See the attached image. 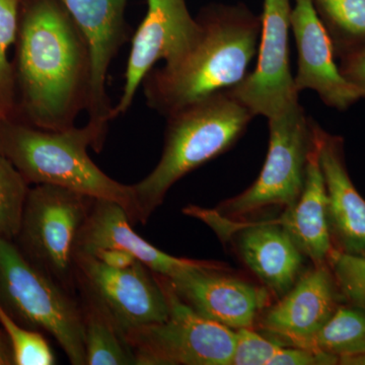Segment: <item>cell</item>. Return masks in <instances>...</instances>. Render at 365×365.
I'll use <instances>...</instances> for the list:
<instances>
[{
    "mask_svg": "<svg viewBox=\"0 0 365 365\" xmlns=\"http://www.w3.org/2000/svg\"><path fill=\"white\" fill-rule=\"evenodd\" d=\"M292 7V0H264L256 66L230 90L255 117L270 119L299 104L289 64Z\"/></svg>",
    "mask_w": 365,
    "mask_h": 365,
    "instance_id": "10",
    "label": "cell"
},
{
    "mask_svg": "<svg viewBox=\"0 0 365 365\" xmlns=\"http://www.w3.org/2000/svg\"><path fill=\"white\" fill-rule=\"evenodd\" d=\"M78 287L85 327L86 364H137L124 333L109 311L90 292Z\"/></svg>",
    "mask_w": 365,
    "mask_h": 365,
    "instance_id": "20",
    "label": "cell"
},
{
    "mask_svg": "<svg viewBox=\"0 0 365 365\" xmlns=\"http://www.w3.org/2000/svg\"><path fill=\"white\" fill-rule=\"evenodd\" d=\"M328 266L340 294L352 306L365 309V257L353 256L334 249Z\"/></svg>",
    "mask_w": 365,
    "mask_h": 365,
    "instance_id": "26",
    "label": "cell"
},
{
    "mask_svg": "<svg viewBox=\"0 0 365 365\" xmlns=\"http://www.w3.org/2000/svg\"><path fill=\"white\" fill-rule=\"evenodd\" d=\"M290 31L297 50L294 86L297 93L314 91L329 107L344 111L362 98L336 64L335 49L313 0H294Z\"/></svg>",
    "mask_w": 365,
    "mask_h": 365,
    "instance_id": "16",
    "label": "cell"
},
{
    "mask_svg": "<svg viewBox=\"0 0 365 365\" xmlns=\"http://www.w3.org/2000/svg\"><path fill=\"white\" fill-rule=\"evenodd\" d=\"M277 220L314 265L328 264L334 247L329 230L326 186L319 163L317 132L302 193Z\"/></svg>",
    "mask_w": 365,
    "mask_h": 365,
    "instance_id": "19",
    "label": "cell"
},
{
    "mask_svg": "<svg viewBox=\"0 0 365 365\" xmlns=\"http://www.w3.org/2000/svg\"><path fill=\"white\" fill-rule=\"evenodd\" d=\"M335 53H344L365 45V0H313Z\"/></svg>",
    "mask_w": 365,
    "mask_h": 365,
    "instance_id": "22",
    "label": "cell"
},
{
    "mask_svg": "<svg viewBox=\"0 0 365 365\" xmlns=\"http://www.w3.org/2000/svg\"><path fill=\"white\" fill-rule=\"evenodd\" d=\"M316 132L334 249L365 257V200L348 174L342 138L328 133L319 124Z\"/></svg>",
    "mask_w": 365,
    "mask_h": 365,
    "instance_id": "17",
    "label": "cell"
},
{
    "mask_svg": "<svg viewBox=\"0 0 365 365\" xmlns=\"http://www.w3.org/2000/svg\"><path fill=\"white\" fill-rule=\"evenodd\" d=\"M29 190L25 178L0 151V237L19 235Z\"/></svg>",
    "mask_w": 365,
    "mask_h": 365,
    "instance_id": "24",
    "label": "cell"
},
{
    "mask_svg": "<svg viewBox=\"0 0 365 365\" xmlns=\"http://www.w3.org/2000/svg\"><path fill=\"white\" fill-rule=\"evenodd\" d=\"M14 364L13 351L9 341L4 340L0 334V365Z\"/></svg>",
    "mask_w": 365,
    "mask_h": 365,
    "instance_id": "30",
    "label": "cell"
},
{
    "mask_svg": "<svg viewBox=\"0 0 365 365\" xmlns=\"http://www.w3.org/2000/svg\"><path fill=\"white\" fill-rule=\"evenodd\" d=\"M85 36L91 52L88 123L107 136L113 106L107 93L108 71L127 39V0H60Z\"/></svg>",
    "mask_w": 365,
    "mask_h": 365,
    "instance_id": "15",
    "label": "cell"
},
{
    "mask_svg": "<svg viewBox=\"0 0 365 365\" xmlns=\"http://www.w3.org/2000/svg\"><path fill=\"white\" fill-rule=\"evenodd\" d=\"M281 347L255 329H240L235 331L232 365H270Z\"/></svg>",
    "mask_w": 365,
    "mask_h": 365,
    "instance_id": "27",
    "label": "cell"
},
{
    "mask_svg": "<svg viewBox=\"0 0 365 365\" xmlns=\"http://www.w3.org/2000/svg\"><path fill=\"white\" fill-rule=\"evenodd\" d=\"M197 21L198 31L184 54L151 69L141 85L148 107L163 116L239 86L258 52L261 18L245 4H212Z\"/></svg>",
    "mask_w": 365,
    "mask_h": 365,
    "instance_id": "2",
    "label": "cell"
},
{
    "mask_svg": "<svg viewBox=\"0 0 365 365\" xmlns=\"http://www.w3.org/2000/svg\"><path fill=\"white\" fill-rule=\"evenodd\" d=\"M91 256L113 268H128L138 261L129 252L121 249H100L93 252Z\"/></svg>",
    "mask_w": 365,
    "mask_h": 365,
    "instance_id": "29",
    "label": "cell"
},
{
    "mask_svg": "<svg viewBox=\"0 0 365 365\" xmlns=\"http://www.w3.org/2000/svg\"><path fill=\"white\" fill-rule=\"evenodd\" d=\"M76 287L97 297L125 333L160 323L169 304L155 273L140 261L128 268H113L91 255L76 254Z\"/></svg>",
    "mask_w": 365,
    "mask_h": 365,
    "instance_id": "11",
    "label": "cell"
},
{
    "mask_svg": "<svg viewBox=\"0 0 365 365\" xmlns=\"http://www.w3.org/2000/svg\"><path fill=\"white\" fill-rule=\"evenodd\" d=\"M184 213L206 223L222 241L230 242L242 263L271 295L279 299L302 276L304 255L277 218L230 220L213 209L198 206H187Z\"/></svg>",
    "mask_w": 365,
    "mask_h": 365,
    "instance_id": "9",
    "label": "cell"
},
{
    "mask_svg": "<svg viewBox=\"0 0 365 365\" xmlns=\"http://www.w3.org/2000/svg\"><path fill=\"white\" fill-rule=\"evenodd\" d=\"M268 153L259 177L248 189L213 209L222 217L244 220L267 208L287 209L302 193L316 143V122L299 104L268 119Z\"/></svg>",
    "mask_w": 365,
    "mask_h": 365,
    "instance_id": "6",
    "label": "cell"
},
{
    "mask_svg": "<svg viewBox=\"0 0 365 365\" xmlns=\"http://www.w3.org/2000/svg\"><path fill=\"white\" fill-rule=\"evenodd\" d=\"M313 349L345 359L365 354V309L338 307L314 341Z\"/></svg>",
    "mask_w": 365,
    "mask_h": 365,
    "instance_id": "21",
    "label": "cell"
},
{
    "mask_svg": "<svg viewBox=\"0 0 365 365\" xmlns=\"http://www.w3.org/2000/svg\"><path fill=\"white\" fill-rule=\"evenodd\" d=\"M16 45V119L43 130L74 126L88 107L91 52L60 0H28L21 7Z\"/></svg>",
    "mask_w": 365,
    "mask_h": 365,
    "instance_id": "1",
    "label": "cell"
},
{
    "mask_svg": "<svg viewBox=\"0 0 365 365\" xmlns=\"http://www.w3.org/2000/svg\"><path fill=\"white\" fill-rule=\"evenodd\" d=\"M340 71L365 98V45L341 55Z\"/></svg>",
    "mask_w": 365,
    "mask_h": 365,
    "instance_id": "28",
    "label": "cell"
},
{
    "mask_svg": "<svg viewBox=\"0 0 365 365\" xmlns=\"http://www.w3.org/2000/svg\"><path fill=\"white\" fill-rule=\"evenodd\" d=\"M100 249H121L133 255L153 273L172 278L207 261L177 258L160 251L137 235L128 213L120 204L93 199L76 242V253L91 255Z\"/></svg>",
    "mask_w": 365,
    "mask_h": 365,
    "instance_id": "18",
    "label": "cell"
},
{
    "mask_svg": "<svg viewBox=\"0 0 365 365\" xmlns=\"http://www.w3.org/2000/svg\"><path fill=\"white\" fill-rule=\"evenodd\" d=\"M21 0H0V121L18 117L16 69L9 60L16 44Z\"/></svg>",
    "mask_w": 365,
    "mask_h": 365,
    "instance_id": "23",
    "label": "cell"
},
{
    "mask_svg": "<svg viewBox=\"0 0 365 365\" xmlns=\"http://www.w3.org/2000/svg\"><path fill=\"white\" fill-rule=\"evenodd\" d=\"M93 202L72 190L35 185L16 235L26 258L71 292L76 288V242Z\"/></svg>",
    "mask_w": 365,
    "mask_h": 365,
    "instance_id": "8",
    "label": "cell"
},
{
    "mask_svg": "<svg viewBox=\"0 0 365 365\" xmlns=\"http://www.w3.org/2000/svg\"><path fill=\"white\" fill-rule=\"evenodd\" d=\"M106 137L90 123L51 131L21 120L0 121V151L29 184L52 185L93 199L120 204L133 223L132 187L115 181L91 160L88 148L102 150Z\"/></svg>",
    "mask_w": 365,
    "mask_h": 365,
    "instance_id": "4",
    "label": "cell"
},
{
    "mask_svg": "<svg viewBox=\"0 0 365 365\" xmlns=\"http://www.w3.org/2000/svg\"><path fill=\"white\" fill-rule=\"evenodd\" d=\"M155 275L167 297L169 314L160 323L125 333L137 365H232L235 331L197 314L167 277Z\"/></svg>",
    "mask_w": 365,
    "mask_h": 365,
    "instance_id": "7",
    "label": "cell"
},
{
    "mask_svg": "<svg viewBox=\"0 0 365 365\" xmlns=\"http://www.w3.org/2000/svg\"><path fill=\"white\" fill-rule=\"evenodd\" d=\"M338 294L328 264L314 265L292 289L263 309L255 330L282 346L313 349L317 335L338 307Z\"/></svg>",
    "mask_w": 365,
    "mask_h": 365,
    "instance_id": "13",
    "label": "cell"
},
{
    "mask_svg": "<svg viewBox=\"0 0 365 365\" xmlns=\"http://www.w3.org/2000/svg\"><path fill=\"white\" fill-rule=\"evenodd\" d=\"M0 324L6 331L13 351L14 364L53 365L56 364L49 343L40 332L24 328L0 304Z\"/></svg>",
    "mask_w": 365,
    "mask_h": 365,
    "instance_id": "25",
    "label": "cell"
},
{
    "mask_svg": "<svg viewBox=\"0 0 365 365\" xmlns=\"http://www.w3.org/2000/svg\"><path fill=\"white\" fill-rule=\"evenodd\" d=\"M225 271L222 264L207 261L168 279L180 299L204 318L235 331L255 329L270 304V292Z\"/></svg>",
    "mask_w": 365,
    "mask_h": 365,
    "instance_id": "14",
    "label": "cell"
},
{
    "mask_svg": "<svg viewBox=\"0 0 365 365\" xmlns=\"http://www.w3.org/2000/svg\"><path fill=\"white\" fill-rule=\"evenodd\" d=\"M197 31L198 21L190 14L186 0H148V11L132 38L123 91L113 107V119L130 109L137 91L155 63L180 58Z\"/></svg>",
    "mask_w": 365,
    "mask_h": 365,
    "instance_id": "12",
    "label": "cell"
},
{
    "mask_svg": "<svg viewBox=\"0 0 365 365\" xmlns=\"http://www.w3.org/2000/svg\"><path fill=\"white\" fill-rule=\"evenodd\" d=\"M0 237V304L21 325L49 334L74 365H86L81 302Z\"/></svg>",
    "mask_w": 365,
    "mask_h": 365,
    "instance_id": "5",
    "label": "cell"
},
{
    "mask_svg": "<svg viewBox=\"0 0 365 365\" xmlns=\"http://www.w3.org/2000/svg\"><path fill=\"white\" fill-rule=\"evenodd\" d=\"M254 117L230 90L201 98L165 117L162 157L148 176L131 185L133 223L145 225L178 181L232 148Z\"/></svg>",
    "mask_w": 365,
    "mask_h": 365,
    "instance_id": "3",
    "label": "cell"
}]
</instances>
